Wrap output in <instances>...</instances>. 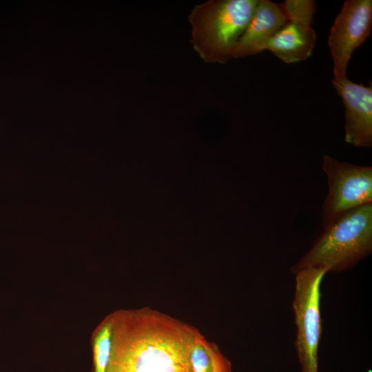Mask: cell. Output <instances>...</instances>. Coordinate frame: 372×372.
Returning <instances> with one entry per match:
<instances>
[{"label": "cell", "instance_id": "1", "mask_svg": "<svg viewBox=\"0 0 372 372\" xmlns=\"http://www.w3.org/2000/svg\"><path fill=\"white\" fill-rule=\"evenodd\" d=\"M188 331L170 320L146 316L122 329L109 372H188Z\"/></svg>", "mask_w": 372, "mask_h": 372}, {"label": "cell", "instance_id": "2", "mask_svg": "<svg viewBox=\"0 0 372 372\" xmlns=\"http://www.w3.org/2000/svg\"><path fill=\"white\" fill-rule=\"evenodd\" d=\"M372 251V203L342 214L316 240L309 251L292 267L295 273L309 267L327 271L349 269Z\"/></svg>", "mask_w": 372, "mask_h": 372}, {"label": "cell", "instance_id": "3", "mask_svg": "<svg viewBox=\"0 0 372 372\" xmlns=\"http://www.w3.org/2000/svg\"><path fill=\"white\" fill-rule=\"evenodd\" d=\"M258 0H211L189 15L192 43L202 59L224 63L249 24Z\"/></svg>", "mask_w": 372, "mask_h": 372}, {"label": "cell", "instance_id": "4", "mask_svg": "<svg viewBox=\"0 0 372 372\" xmlns=\"http://www.w3.org/2000/svg\"><path fill=\"white\" fill-rule=\"evenodd\" d=\"M309 267L296 271L292 302L297 328L295 345L303 372H318V349L321 337L320 285L327 273Z\"/></svg>", "mask_w": 372, "mask_h": 372}, {"label": "cell", "instance_id": "5", "mask_svg": "<svg viewBox=\"0 0 372 372\" xmlns=\"http://www.w3.org/2000/svg\"><path fill=\"white\" fill-rule=\"evenodd\" d=\"M328 194L322 205L324 228L344 213L372 203V167L341 162L327 155L322 161Z\"/></svg>", "mask_w": 372, "mask_h": 372}, {"label": "cell", "instance_id": "6", "mask_svg": "<svg viewBox=\"0 0 372 372\" xmlns=\"http://www.w3.org/2000/svg\"><path fill=\"white\" fill-rule=\"evenodd\" d=\"M372 27V1L347 0L336 17L328 39L335 78L347 76L353 51L369 36Z\"/></svg>", "mask_w": 372, "mask_h": 372}, {"label": "cell", "instance_id": "7", "mask_svg": "<svg viewBox=\"0 0 372 372\" xmlns=\"http://www.w3.org/2000/svg\"><path fill=\"white\" fill-rule=\"evenodd\" d=\"M333 87L345 107V141L356 147L372 146V86L334 77Z\"/></svg>", "mask_w": 372, "mask_h": 372}, {"label": "cell", "instance_id": "8", "mask_svg": "<svg viewBox=\"0 0 372 372\" xmlns=\"http://www.w3.org/2000/svg\"><path fill=\"white\" fill-rule=\"evenodd\" d=\"M287 22L278 3L258 0L249 24L236 42L231 59L261 52L266 43Z\"/></svg>", "mask_w": 372, "mask_h": 372}, {"label": "cell", "instance_id": "9", "mask_svg": "<svg viewBox=\"0 0 372 372\" xmlns=\"http://www.w3.org/2000/svg\"><path fill=\"white\" fill-rule=\"evenodd\" d=\"M316 34L311 27L287 22L265 45L286 63H293L309 58L314 48Z\"/></svg>", "mask_w": 372, "mask_h": 372}, {"label": "cell", "instance_id": "10", "mask_svg": "<svg viewBox=\"0 0 372 372\" xmlns=\"http://www.w3.org/2000/svg\"><path fill=\"white\" fill-rule=\"evenodd\" d=\"M187 361L188 372H231L228 359L196 329L189 344Z\"/></svg>", "mask_w": 372, "mask_h": 372}, {"label": "cell", "instance_id": "11", "mask_svg": "<svg viewBox=\"0 0 372 372\" xmlns=\"http://www.w3.org/2000/svg\"><path fill=\"white\" fill-rule=\"evenodd\" d=\"M119 316L118 311L107 316L92 337L94 372H109L115 353Z\"/></svg>", "mask_w": 372, "mask_h": 372}, {"label": "cell", "instance_id": "12", "mask_svg": "<svg viewBox=\"0 0 372 372\" xmlns=\"http://www.w3.org/2000/svg\"><path fill=\"white\" fill-rule=\"evenodd\" d=\"M287 22L311 27L316 10L313 0H286L278 3Z\"/></svg>", "mask_w": 372, "mask_h": 372}]
</instances>
